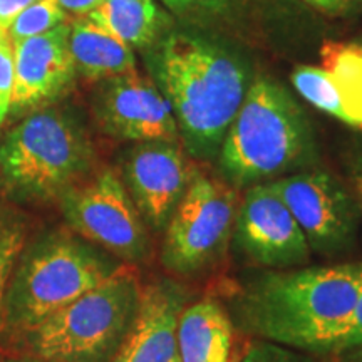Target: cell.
<instances>
[{
  "label": "cell",
  "mask_w": 362,
  "mask_h": 362,
  "mask_svg": "<svg viewBox=\"0 0 362 362\" xmlns=\"http://www.w3.org/2000/svg\"><path fill=\"white\" fill-rule=\"evenodd\" d=\"M144 54L175 116L181 146L197 160L215 161L253 81L245 57L218 39L176 29Z\"/></svg>",
  "instance_id": "6da1fadb"
},
{
  "label": "cell",
  "mask_w": 362,
  "mask_h": 362,
  "mask_svg": "<svg viewBox=\"0 0 362 362\" xmlns=\"http://www.w3.org/2000/svg\"><path fill=\"white\" fill-rule=\"evenodd\" d=\"M362 287V262L265 272L240 296L238 322L259 341L330 354Z\"/></svg>",
  "instance_id": "7a4b0ae2"
},
{
  "label": "cell",
  "mask_w": 362,
  "mask_h": 362,
  "mask_svg": "<svg viewBox=\"0 0 362 362\" xmlns=\"http://www.w3.org/2000/svg\"><path fill=\"white\" fill-rule=\"evenodd\" d=\"M317 153L309 117L292 94L269 78H253L216 161L226 183L248 188L309 170Z\"/></svg>",
  "instance_id": "3957f363"
},
{
  "label": "cell",
  "mask_w": 362,
  "mask_h": 362,
  "mask_svg": "<svg viewBox=\"0 0 362 362\" xmlns=\"http://www.w3.org/2000/svg\"><path fill=\"white\" fill-rule=\"evenodd\" d=\"M124 264L72 230H51L22 248L2 304V325L24 334L103 284Z\"/></svg>",
  "instance_id": "277c9868"
},
{
  "label": "cell",
  "mask_w": 362,
  "mask_h": 362,
  "mask_svg": "<svg viewBox=\"0 0 362 362\" xmlns=\"http://www.w3.org/2000/svg\"><path fill=\"white\" fill-rule=\"evenodd\" d=\"M96 153L83 121L69 107L30 111L0 141V183L25 202L59 200L90 175Z\"/></svg>",
  "instance_id": "5b68a950"
},
{
  "label": "cell",
  "mask_w": 362,
  "mask_h": 362,
  "mask_svg": "<svg viewBox=\"0 0 362 362\" xmlns=\"http://www.w3.org/2000/svg\"><path fill=\"white\" fill-rule=\"evenodd\" d=\"M141 284L121 269L103 284L25 330L30 356L52 362H112L133 327Z\"/></svg>",
  "instance_id": "8992f818"
},
{
  "label": "cell",
  "mask_w": 362,
  "mask_h": 362,
  "mask_svg": "<svg viewBox=\"0 0 362 362\" xmlns=\"http://www.w3.org/2000/svg\"><path fill=\"white\" fill-rule=\"evenodd\" d=\"M238 203L237 188L198 171L166 223L161 265L181 277L211 269L230 245Z\"/></svg>",
  "instance_id": "52a82bcc"
},
{
  "label": "cell",
  "mask_w": 362,
  "mask_h": 362,
  "mask_svg": "<svg viewBox=\"0 0 362 362\" xmlns=\"http://www.w3.org/2000/svg\"><path fill=\"white\" fill-rule=\"evenodd\" d=\"M57 202L69 230L123 264H141L151 253L148 226L112 168L79 181Z\"/></svg>",
  "instance_id": "ba28073f"
},
{
  "label": "cell",
  "mask_w": 362,
  "mask_h": 362,
  "mask_svg": "<svg viewBox=\"0 0 362 362\" xmlns=\"http://www.w3.org/2000/svg\"><path fill=\"white\" fill-rule=\"evenodd\" d=\"M304 232L310 252L337 255L354 243L359 211L351 189L325 170H304L272 181Z\"/></svg>",
  "instance_id": "9c48e42d"
},
{
  "label": "cell",
  "mask_w": 362,
  "mask_h": 362,
  "mask_svg": "<svg viewBox=\"0 0 362 362\" xmlns=\"http://www.w3.org/2000/svg\"><path fill=\"white\" fill-rule=\"evenodd\" d=\"M232 238L247 260L272 270L302 267L312 255L304 232L272 181L247 188Z\"/></svg>",
  "instance_id": "30bf717a"
},
{
  "label": "cell",
  "mask_w": 362,
  "mask_h": 362,
  "mask_svg": "<svg viewBox=\"0 0 362 362\" xmlns=\"http://www.w3.org/2000/svg\"><path fill=\"white\" fill-rule=\"evenodd\" d=\"M198 171L180 141H144L126 149L119 176L148 230L160 233Z\"/></svg>",
  "instance_id": "8fae6325"
},
{
  "label": "cell",
  "mask_w": 362,
  "mask_h": 362,
  "mask_svg": "<svg viewBox=\"0 0 362 362\" xmlns=\"http://www.w3.org/2000/svg\"><path fill=\"white\" fill-rule=\"evenodd\" d=\"M93 115L99 129L117 141H180L168 101L138 69L101 81Z\"/></svg>",
  "instance_id": "7c38bea8"
},
{
  "label": "cell",
  "mask_w": 362,
  "mask_h": 362,
  "mask_svg": "<svg viewBox=\"0 0 362 362\" xmlns=\"http://www.w3.org/2000/svg\"><path fill=\"white\" fill-rule=\"evenodd\" d=\"M69 30L71 21L12 44V115L49 106L69 90L78 76L69 51Z\"/></svg>",
  "instance_id": "4fadbf2b"
},
{
  "label": "cell",
  "mask_w": 362,
  "mask_h": 362,
  "mask_svg": "<svg viewBox=\"0 0 362 362\" xmlns=\"http://www.w3.org/2000/svg\"><path fill=\"white\" fill-rule=\"evenodd\" d=\"M187 300L188 292L173 280L141 287L138 315L112 362H180L178 322Z\"/></svg>",
  "instance_id": "5bb4252c"
},
{
  "label": "cell",
  "mask_w": 362,
  "mask_h": 362,
  "mask_svg": "<svg viewBox=\"0 0 362 362\" xmlns=\"http://www.w3.org/2000/svg\"><path fill=\"white\" fill-rule=\"evenodd\" d=\"M180 362H230L233 324L215 298H202L181 312L178 322Z\"/></svg>",
  "instance_id": "9a60e30c"
},
{
  "label": "cell",
  "mask_w": 362,
  "mask_h": 362,
  "mask_svg": "<svg viewBox=\"0 0 362 362\" xmlns=\"http://www.w3.org/2000/svg\"><path fill=\"white\" fill-rule=\"evenodd\" d=\"M69 51L76 74L101 83L136 69L134 51L89 17L71 21Z\"/></svg>",
  "instance_id": "2e32d148"
},
{
  "label": "cell",
  "mask_w": 362,
  "mask_h": 362,
  "mask_svg": "<svg viewBox=\"0 0 362 362\" xmlns=\"http://www.w3.org/2000/svg\"><path fill=\"white\" fill-rule=\"evenodd\" d=\"M88 17L133 51H148L173 29L170 13L156 0H101Z\"/></svg>",
  "instance_id": "e0dca14e"
},
{
  "label": "cell",
  "mask_w": 362,
  "mask_h": 362,
  "mask_svg": "<svg viewBox=\"0 0 362 362\" xmlns=\"http://www.w3.org/2000/svg\"><path fill=\"white\" fill-rule=\"evenodd\" d=\"M320 57L341 94L347 124L362 129V45L325 42Z\"/></svg>",
  "instance_id": "ac0fdd59"
},
{
  "label": "cell",
  "mask_w": 362,
  "mask_h": 362,
  "mask_svg": "<svg viewBox=\"0 0 362 362\" xmlns=\"http://www.w3.org/2000/svg\"><path fill=\"white\" fill-rule=\"evenodd\" d=\"M291 81L297 93L307 103L347 124L341 94H339L332 76L324 67L298 66L293 69Z\"/></svg>",
  "instance_id": "d6986e66"
},
{
  "label": "cell",
  "mask_w": 362,
  "mask_h": 362,
  "mask_svg": "<svg viewBox=\"0 0 362 362\" xmlns=\"http://www.w3.org/2000/svg\"><path fill=\"white\" fill-rule=\"evenodd\" d=\"M27 242V221L12 208L0 206V327H2V304L8 280Z\"/></svg>",
  "instance_id": "ffe728a7"
},
{
  "label": "cell",
  "mask_w": 362,
  "mask_h": 362,
  "mask_svg": "<svg viewBox=\"0 0 362 362\" xmlns=\"http://www.w3.org/2000/svg\"><path fill=\"white\" fill-rule=\"evenodd\" d=\"M69 22L67 13L59 7L57 0H35L24 12H21L7 30L11 42L35 37L49 33L54 27Z\"/></svg>",
  "instance_id": "44dd1931"
},
{
  "label": "cell",
  "mask_w": 362,
  "mask_h": 362,
  "mask_svg": "<svg viewBox=\"0 0 362 362\" xmlns=\"http://www.w3.org/2000/svg\"><path fill=\"white\" fill-rule=\"evenodd\" d=\"M161 2L180 19L210 22L230 17L245 6L247 0H161Z\"/></svg>",
  "instance_id": "7402d4cb"
},
{
  "label": "cell",
  "mask_w": 362,
  "mask_h": 362,
  "mask_svg": "<svg viewBox=\"0 0 362 362\" xmlns=\"http://www.w3.org/2000/svg\"><path fill=\"white\" fill-rule=\"evenodd\" d=\"M320 357L322 356L279 346V344L255 341L248 344L240 362H325Z\"/></svg>",
  "instance_id": "603a6c76"
},
{
  "label": "cell",
  "mask_w": 362,
  "mask_h": 362,
  "mask_svg": "<svg viewBox=\"0 0 362 362\" xmlns=\"http://www.w3.org/2000/svg\"><path fill=\"white\" fill-rule=\"evenodd\" d=\"M13 86V49L7 34L0 33V124L11 112Z\"/></svg>",
  "instance_id": "cb8c5ba5"
},
{
  "label": "cell",
  "mask_w": 362,
  "mask_h": 362,
  "mask_svg": "<svg viewBox=\"0 0 362 362\" xmlns=\"http://www.w3.org/2000/svg\"><path fill=\"white\" fill-rule=\"evenodd\" d=\"M346 173L362 223V134L352 141L346 155Z\"/></svg>",
  "instance_id": "d4e9b609"
},
{
  "label": "cell",
  "mask_w": 362,
  "mask_h": 362,
  "mask_svg": "<svg viewBox=\"0 0 362 362\" xmlns=\"http://www.w3.org/2000/svg\"><path fill=\"white\" fill-rule=\"evenodd\" d=\"M362 344V287L359 293V300H357V305L354 312H352V317L347 324V327L344 329L341 337L337 339L336 344H334L330 354H339V352L349 349V347L359 346Z\"/></svg>",
  "instance_id": "484cf974"
},
{
  "label": "cell",
  "mask_w": 362,
  "mask_h": 362,
  "mask_svg": "<svg viewBox=\"0 0 362 362\" xmlns=\"http://www.w3.org/2000/svg\"><path fill=\"white\" fill-rule=\"evenodd\" d=\"M34 2L35 0H0V33L7 34L16 17Z\"/></svg>",
  "instance_id": "4316f807"
},
{
  "label": "cell",
  "mask_w": 362,
  "mask_h": 362,
  "mask_svg": "<svg viewBox=\"0 0 362 362\" xmlns=\"http://www.w3.org/2000/svg\"><path fill=\"white\" fill-rule=\"evenodd\" d=\"M57 4L72 21L88 17L101 4V0H57Z\"/></svg>",
  "instance_id": "83f0119b"
},
{
  "label": "cell",
  "mask_w": 362,
  "mask_h": 362,
  "mask_svg": "<svg viewBox=\"0 0 362 362\" xmlns=\"http://www.w3.org/2000/svg\"><path fill=\"white\" fill-rule=\"evenodd\" d=\"M304 2L329 16H342L356 6L357 0H304Z\"/></svg>",
  "instance_id": "f1b7e54d"
},
{
  "label": "cell",
  "mask_w": 362,
  "mask_h": 362,
  "mask_svg": "<svg viewBox=\"0 0 362 362\" xmlns=\"http://www.w3.org/2000/svg\"><path fill=\"white\" fill-rule=\"evenodd\" d=\"M337 362H362V344L336 354Z\"/></svg>",
  "instance_id": "f546056e"
},
{
  "label": "cell",
  "mask_w": 362,
  "mask_h": 362,
  "mask_svg": "<svg viewBox=\"0 0 362 362\" xmlns=\"http://www.w3.org/2000/svg\"><path fill=\"white\" fill-rule=\"evenodd\" d=\"M2 362H52L47 359H40L35 356H25V357H11V359H4Z\"/></svg>",
  "instance_id": "4dcf8cb0"
},
{
  "label": "cell",
  "mask_w": 362,
  "mask_h": 362,
  "mask_svg": "<svg viewBox=\"0 0 362 362\" xmlns=\"http://www.w3.org/2000/svg\"><path fill=\"white\" fill-rule=\"evenodd\" d=\"M240 359H242V356H240L238 352L233 351V356H232V359H230V362H240Z\"/></svg>",
  "instance_id": "1f68e13d"
}]
</instances>
